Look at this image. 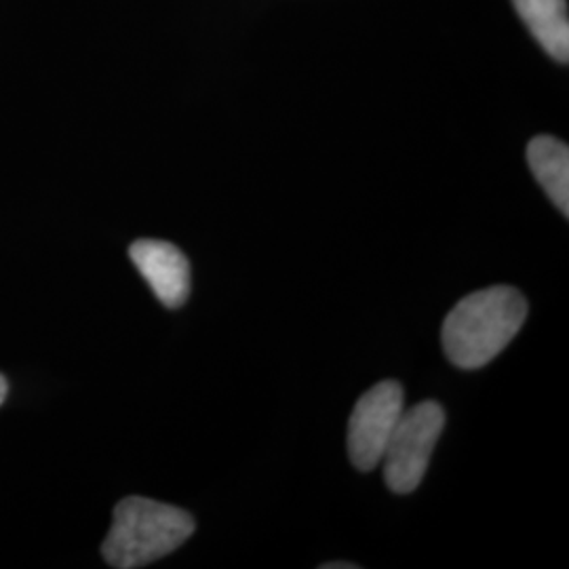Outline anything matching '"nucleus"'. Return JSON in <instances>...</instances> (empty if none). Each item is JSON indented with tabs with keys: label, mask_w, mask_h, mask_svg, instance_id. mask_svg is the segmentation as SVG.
<instances>
[{
	"label": "nucleus",
	"mask_w": 569,
	"mask_h": 569,
	"mask_svg": "<svg viewBox=\"0 0 569 569\" xmlns=\"http://www.w3.org/2000/svg\"><path fill=\"white\" fill-rule=\"evenodd\" d=\"M192 533L194 519L186 510L131 496L114 509L103 559L112 568H143L180 549Z\"/></svg>",
	"instance_id": "obj_2"
},
{
	"label": "nucleus",
	"mask_w": 569,
	"mask_h": 569,
	"mask_svg": "<svg viewBox=\"0 0 569 569\" xmlns=\"http://www.w3.org/2000/svg\"><path fill=\"white\" fill-rule=\"evenodd\" d=\"M129 258L161 305L180 308L188 300L190 264L176 244L142 239L129 247Z\"/></svg>",
	"instance_id": "obj_5"
},
{
	"label": "nucleus",
	"mask_w": 569,
	"mask_h": 569,
	"mask_svg": "<svg viewBox=\"0 0 569 569\" xmlns=\"http://www.w3.org/2000/svg\"><path fill=\"white\" fill-rule=\"evenodd\" d=\"M528 163L550 201L569 216V148L568 143L538 136L528 146Z\"/></svg>",
	"instance_id": "obj_7"
},
{
	"label": "nucleus",
	"mask_w": 569,
	"mask_h": 569,
	"mask_svg": "<svg viewBox=\"0 0 569 569\" xmlns=\"http://www.w3.org/2000/svg\"><path fill=\"white\" fill-rule=\"evenodd\" d=\"M512 4L550 58L568 63V0H512Z\"/></svg>",
	"instance_id": "obj_6"
},
{
	"label": "nucleus",
	"mask_w": 569,
	"mask_h": 569,
	"mask_svg": "<svg viewBox=\"0 0 569 569\" xmlns=\"http://www.w3.org/2000/svg\"><path fill=\"white\" fill-rule=\"evenodd\" d=\"M528 319L526 298L507 284L475 291L451 308L441 340L449 361L460 369H479L493 361Z\"/></svg>",
	"instance_id": "obj_1"
},
{
	"label": "nucleus",
	"mask_w": 569,
	"mask_h": 569,
	"mask_svg": "<svg viewBox=\"0 0 569 569\" xmlns=\"http://www.w3.org/2000/svg\"><path fill=\"white\" fill-rule=\"evenodd\" d=\"M7 392H9V385H7L4 376H0V406H2L4 399H7Z\"/></svg>",
	"instance_id": "obj_8"
},
{
	"label": "nucleus",
	"mask_w": 569,
	"mask_h": 569,
	"mask_svg": "<svg viewBox=\"0 0 569 569\" xmlns=\"http://www.w3.org/2000/svg\"><path fill=\"white\" fill-rule=\"evenodd\" d=\"M443 427L446 411L437 401L403 409L380 462L385 465L387 486L395 493H411L422 483Z\"/></svg>",
	"instance_id": "obj_3"
},
{
	"label": "nucleus",
	"mask_w": 569,
	"mask_h": 569,
	"mask_svg": "<svg viewBox=\"0 0 569 569\" xmlns=\"http://www.w3.org/2000/svg\"><path fill=\"white\" fill-rule=\"evenodd\" d=\"M323 569H357L355 563H326Z\"/></svg>",
	"instance_id": "obj_9"
},
{
	"label": "nucleus",
	"mask_w": 569,
	"mask_h": 569,
	"mask_svg": "<svg viewBox=\"0 0 569 569\" xmlns=\"http://www.w3.org/2000/svg\"><path fill=\"white\" fill-rule=\"evenodd\" d=\"M406 409V392L395 380H385L357 401L348 422V456L355 468L369 472L382 462L392 430Z\"/></svg>",
	"instance_id": "obj_4"
}]
</instances>
